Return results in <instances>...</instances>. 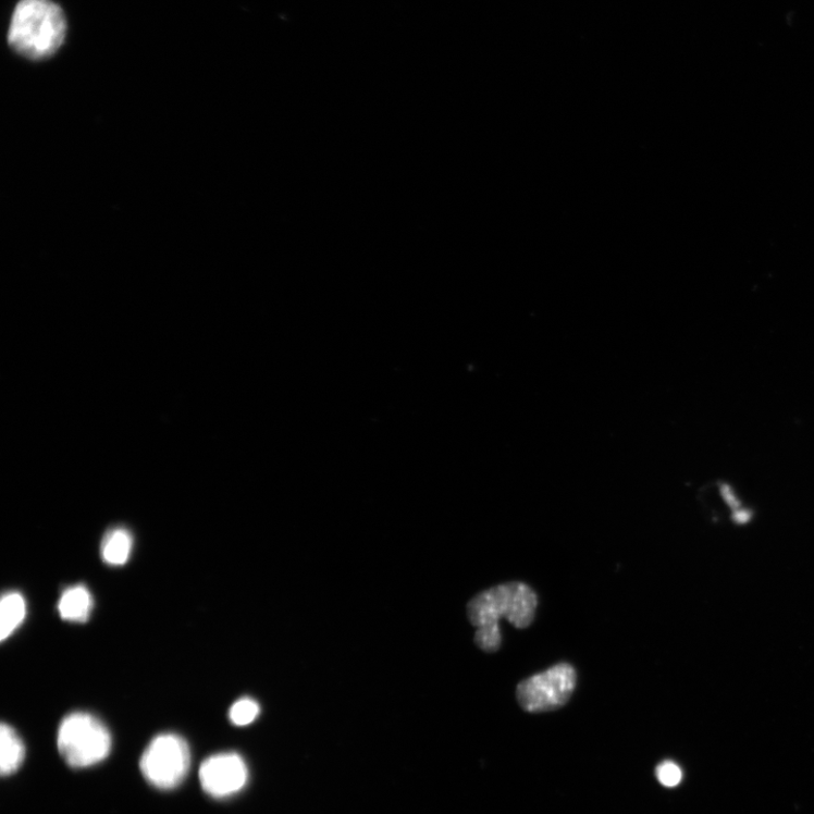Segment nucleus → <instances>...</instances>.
<instances>
[{
	"label": "nucleus",
	"mask_w": 814,
	"mask_h": 814,
	"mask_svg": "<svg viewBox=\"0 0 814 814\" xmlns=\"http://www.w3.org/2000/svg\"><path fill=\"white\" fill-rule=\"evenodd\" d=\"M92 608V594L83 585L65 590L58 602V613L69 622H86L91 617Z\"/></svg>",
	"instance_id": "nucleus-7"
},
{
	"label": "nucleus",
	"mask_w": 814,
	"mask_h": 814,
	"mask_svg": "<svg viewBox=\"0 0 814 814\" xmlns=\"http://www.w3.org/2000/svg\"><path fill=\"white\" fill-rule=\"evenodd\" d=\"M66 18L51 0H20L9 33L10 46L28 60L41 61L62 47Z\"/></svg>",
	"instance_id": "nucleus-2"
},
{
	"label": "nucleus",
	"mask_w": 814,
	"mask_h": 814,
	"mask_svg": "<svg viewBox=\"0 0 814 814\" xmlns=\"http://www.w3.org/2000/svg\"><path fill=\"white\" fill-rule=\"evenodd\" d=\"M111 735L107 726L87 713H72L61 723L57 747L66 764L86 768L103 762L111 751Z\"/></svg>",
	"instance_id": "nucleus-3"
},
{
	"label": "nucleus",
	"mask_w": 814,
	"mask_h": 814,
	"mask_svg": "<svg viewBox=\"0 0 814 814\" xmlns=\"http://www.w3.org/2000/svg\"><path fill=\"white\" fill-rule=\"evenodd\" d=\"M26 617V603L17 592H9L3 595L0 603V639L7 641L13 632L23 624Z\"/></svg>",
	"instance_id": "nucleus-10"
},
{
	"label": "nucleus",
	"mask_w": 814,
	"mask_h": 814,
	"mask_svg": "<svg viewBox=\"0 0 814 814\" xmlns=\"http://www.w3.org/2000/svg\"><path fill=\"white\" fill-rule=\"evenodd\" d=\"M248 779L246 763L237 753H220L203 762L199 769L201 788L214 798L242 791Z\"/></svg>",
	"instance_id": "nucleus-6"
},
{
	"label": "nucleus",
	"mask_w": 814,
	"mask_h": 814,
	"mask_svg": "<svg viewBox=\"0 0 814 814\" xmlns=\"http://www.w3.org/2000/svg\"><path fill=\"white\" fill-rule=\"evenodd\" d=\"M538 605L535 591L521 581H510L478 594L468 605L469 620L477 628V646L485 653L498 652L503 644L501 620L527 629L535 619Z\"/></svg>",
	"instance_id": "nucleus-1"
},
{
	"label": "nucleus",
	"mask_w": 814,
	"mask_h": 814,
	"mask_svg": "<svg viewBox=\"0 0 814 814\" xmlns=\"http://www.w3.org/2000/svg\"><path fill=\"white\" fill-rule=\"evenodd\" d=\"M656 777L665 788H676L682 780L681 768L674 762H663L656 768Z\"/></svg>",
	"instance_id": "nucleus-12"
},
{
	"label": "nucleus",
	"mask_w": 814,
	"mask_h": 814,
	"mask_svg": "<svg viewBox=\"0 0 814 814\" xmlns=\"http://www.w3.org/2000/svg\"><path fill=\"white\" fill-rule=\"evenodd\" d=\"M25 758V747L11 725L3 723L0 729V772L3 776L16 773Z\"/></svg>",
	"instance_id": "nucleus-8"
},
{
	"label": "nucleus",
	"mask_w": 814,
	"mask_h": 814,
	"mask_svg": "<svg viewBox=\"0 0 814 814\" xmlns=\"http://www.w3.org/2000/svg\"><path fill=\"white\" fill-rule=\"evenodd\" d=\"M190 766L187 742L173 733L160 735L145 749L139 767L155 788L172 790L186 778Z\"/></svg>",
	"instance_id": "nucleus-5"
},
{
	"label": "nucleus",
	"mask_w": 814,
	"mask_h": 814,
	"mask_svg": "<svg viewBox=\"0 0 814 814\" xmlns=\"http://www.w3.org/2000/svg\"><path fill=\"white\" fill-rule=\"evenodd\" d=\"M576 668L569 663H558L519 682L516 698L528 713L557 711L570 701L577 687Z\"/></svg>",
	"instance_id": "nucleus-4"
},
{
	"label": "nucleus",
	"mask_w": 814,
	"mask_h": 814,
	"mask_svg": "<svg viewBox=\"0 0 814 814\" xmlns=\"http://www.w3.org/2000/svg\"><path fill=\"white\" fill-rule=\"evenodd\" d=\"M259 712V705L255 701L250 700V698H242V700L232 705L229 717L235 725L246 726L258 717Z\"/></svg>",
	"instance_id": "nucleus-11"
},
{
	"label": "nucleus",
	"mask_w": 814,
	"mask_h": 814,
	"mask_svg": "<svg viewBox=\"0 0 814 814\" xmlns=\"http://www.w3.org/2000/svg\"><path fill=\"white\" fill-rule=\"evenodd\" d=\"M133 536L124 528L109 531L102 540L101 556L106 564L114 567L125 565L132 555Z\"/></svg>",
	"instance_id": "nucleus-9"
}]
</instances>
